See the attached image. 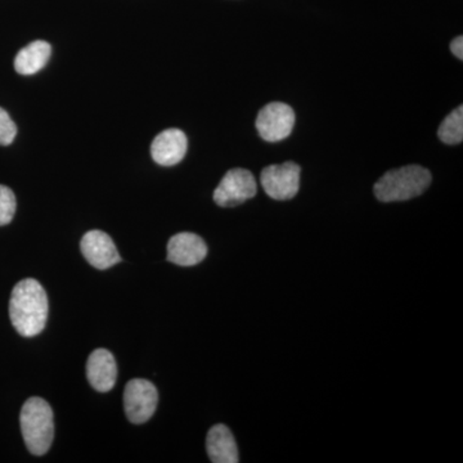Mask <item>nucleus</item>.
<instances>
[{"label": "nucleus", "instance_id": "nucleus-17", "mask_svg": "<svg viewBox=\"0 0 463 463\" xmlns=\"http://www.w3.org/2000/svg\"><path fill=\"white\" fill-rule=\"evenodd\" d=\"M450 51L455 54L458 60H463V38L462 36H457L455 41L450 43Z\"/></svg>", "mask_w": 463, "mask_h": 463}, {"label": "nucleus", "instance_id": "nucleus-13", "mask_svg": "<svg viewBox=\"0 0 463 463\" xmlns=\"http://www.w3.org/2000/svg\"><path fill=\"white\" fill-rule=\"evenodd\" d=\"M52 54L50 43L35 41L18 52L14 70L20 75H35L47 65Z\"/></svg>", "mask_w": 463, "mask_h": 463}, {"label": "nucleus", "instance_id": "nucleus-16", "mask_svg": "<svg viewBox=\"0 0 463 463\" xmlns=\"http://www.w3.org/2000/svg\"><path fill=\"white\" fill-rule=\"evenodd\" d=\"M17 136L16 124L5 109L0 108V146H9Z\"/></svg>", "mask_w": 463, "mask_h": 463}, {"label": "nucleus", "instance_id": "nucleus-5", "mask_svg": "<svg viewBox=\"0 0 463 463\" xmlns=\"http://www.w3.org/2000/svg\"><path fill=\"white\" fill-rule=\"evenodd\" d=\"M300 166L292 161L279 164V165H269L264 167L261 172V185L270 199L291 200L297 196L300 188Z\"/></svg>", "mask_w": 463, "mask_h": 463}, {"label": "nucleus", "instance_id": "nucleus-9", "mask_svg": "<svg viewBox=\"0 0 463 463\" xmlns=\"http://www.w3.org/2000/svg\"><path fill=\"white\" fill-rule=\"evenodd\" d=\"M206 255L205 241L190 232L175 234L167 242V260L181 267L199 264Z\"/></svg>", "mask_w": 463, "mask_h": 463}, {"label": "nucleus", "instance_id": "nucleus-15", "mask_svg": "<svg viewBox=\"0 0 463 463\" xmlns=\"http://www.w3.org/2000/svg\"><path fill=\"white\" fill-rule=\"evenodd\" d=\"M16 196L11 188L0 185V227L11 223L16 213Z\"/></svg>", "mask_w": 463, "mask_h": 463}, {"label": "nucleus", "instance_id": "nucleus-2", "mask_svg": "<svg viewBox=\"0 0 463 463\" xmlns=\"http://www.w3.org/2000/svg\"><path fill=\"white\" fill-rule=\"evenodd\" d=\"M21 432L29 452L43 456L50 450L54 438V417L44 399H27L20 414Z\"/></svg>", "mask_w": 463, "mask_h": 463}, {"label": "nucleus", "instance_id": "nucleus-3", "mask_svg": "<svg viewBox=\"0 0 463 463\" xmlns=\"http://www.w3.org/2000/svg\"><path fill=\"white\" fill-rule=\"evenodd\" d=\"M431 173L420 165H408L390 170L374 184V196L381 203H397L420 196L428 190Z\"/></svg>", "mask_w": 463, "mask_h": 463}, {"label": "nucleus", "instance_id": "nucleus-11", "mask_svg": "<svg viewBox=\"0 0 463 463\" xmlns=\"http://www.w3.org/2000/svg\"><path fill=\"white\" fill-rule=\"evenodd\" d=\"M87 377L91 388L108 392L114 388L118 379V365L114 355L106 349H97L88 358Z\"/></svg>", "mask_w": 463, "mask_h": 463}, {"label": "nucleus", "instance_id": "nucleus-4", "mask_svg": "<svg viewBox=\"0 0 463 463\" xmlns=\"http://www.w3.org/2000/svg\"><path fill=\"white\" fill-rule=\"evenodd\" d=\"M158 403L156 386L145 379L130 380L124 390V408L128 420L136 425L147 422Z\"/></svg>", "mask_w": 463, "mask_h": 463}, {"label": "nucleus", "instance_id": "nucleus-1", "mask_svg": "<svg viewBox=\"0 0 463 463\" xmlns=\"http://www.w3.org/2000/svg\"><path fill=\"white\" fill-rule=\"evenodd\" d=\"M48 298L36 279H23L12 289L9 318L21 336L33 337L47 325Z\"/></svg>", "mask_w": 463, "mask_h": 463}, {"label": "nucleus", "instance_id": "nucleus-14", "mask_svg": "<svg viewBox=\"0 0 463 463\" xmlns=\"http://www.w3.org/2000/svg\"><path fill=\"white\" fill-rule=\"evenodd\" d=\"M438 137L446 145H458L463 141V108L459 106L444 118L438 130Z\"/></svg>", "mask_w": 463, "mask_h": 463}, {"label": "nucleus", "instance_id": "nucleus-12", "mask_svg": "<svg viewBox=\"0 0 463 463\" xmlns=\"http://www.w3.org/2000/svg\"><path fill=\"white\" fill-rule=\"evenodd\" d=\"M207 455L214 463H237L240 461L236 440L230 429L224 425H215L210 429L206 439Z\"/></svg>", "mask_w": 463, "mask_h": 463}, {"label": "nucleus", "instance_id": "nucleus-10", "mask_svg": "<svg viewBox=\"0 0 463 463\" xmlns=\"http://www.w3.org/2000/svg\"><path fill=\"white\" fill-rule=\"evenodd\" d=\"M188 139L181 129H167L158 134L151 145V156L161 166H174L187 154Z\"/></svg>", "mask_w": 463, "mask_h": 463}, {"label": "nucleus", "instance_id": "nucleus-8", "mask_svg": "<svg viewBox=\"0 0 463 463\" xmlns=\"http://www.w3.org/2000/svg\"><path fill=\"white\" fill-rule=\"evenodd\" d=\"M80 249L88 263L99 270L109 269L121 261L114 241L102 231L94 230L85 233L81 239Z\"/></svg>", "mask_w": 463, "mask_h": 463}, {"label": "nucleus", "instance_id": "nucleus-6", "mask_svg": "<svg viewBox=\"0 0 463 463\" xmlns=\"http://www.w3.org/2000/svg\"><path fill=\"white\" fill-rule=\"evenodd\" d=\"M257 181L246 169H232L225 174L214 191L216 205L233 207L241 205L257 194Z\"/></svg>", "mask_w": 463, "mask_h": 463}, {"label": "nucleus", "instance_id": "nucleus-7", "mask_svg": "<svg viewBox=\"0 0 463 463\" xmlns=\"http://www.w3.org/2000/svg\"><path fill=\"white\" fill-rule=\"evenodd\" d=\"M295 112L286 103L273 102L260 109L257 118L259 136L267 142H279L294 130Z\"/></svg>", "mask_w": 463, "mask_h": 463}]
</instances>
